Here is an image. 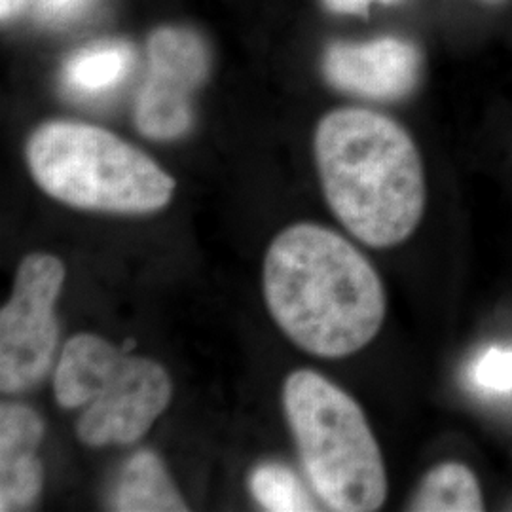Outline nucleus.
Segmentation results:
<instances>
[{"label":"nucleus","mask_w":512,"mask_h":512,"mask_svg":"<svg viewBox=\"0 0 512 512\" xmlns=\"http://www.w3.org/2000/svg\"><path fill=\"white\" fill-rule=\"evenodd\" d=\"M262 291L275 325L313 357H349L384 325V283L370 260L344 236L313 222L293 224L272 239Z\"/></svg>","instance_id":"f257e3e1"},{"label":"nucleus","mask_w":512,"mask_h":512,"mask_svg":"<svg viewBox=\"0 0 512 512\" xmlns=\"http://www.w3.org/2000/svg\"><path fill=\"white\" fill-rule=\"evenodd\" d=\"M313 152L330 211L355 238L387 249L416 232L427 188L403 126L374 110H332L317 124Z\"/></svg>","instance_id":"f03ea898"},{"label":"nucleus","mask_w":512,"mask_h":512,"mask_svg":"<svg viewBox=\"0 0 512 512\" xmlns=\"http://www.w3.org/2000/svg\"><path fill=\"white\" fill-rule=\"evenodd\" d=\"M38 188L74 209L105 215H152L175 194V179L148 154L107 129L54 120L25 145Z\"/></svg>","instance_id":"7ed1b4c3"},{"label":"nucleus","mask_w":512,"mask_h":512,"mask_svg":"<svg viewBox=\"0 0 512 512\" xmlns=\"http://www.w3.org/2000/svg\"><path fill=\"white\" fill-rule=\"evenodd\" d=\"M281 404L313 492L330 511L382 509L384 456L357 401L323 374L300 368L285 378Z\"/></svg>","instance_id":"20e7f679"},{"label":"nucleus","mask_w":512,"mask_h":512,"mask_svg":"<svg viewBox=\"0 0 512 512\" xmlns=\"http://www.w3.org/2000/svg\"><path fill=\"white\" fill-rule=\"evenodd\" d=\"M54 368L55 401L65 410H82L76 437L92 448L145 439L173 397L164 366L92 332L69 338Z\"/></svg>","instance_id":"39448f33"},{"label":"nucleus","mask_w":512,"mask_h":512,"mask_svg":"<svg viewBox=\"0 0 512 512\" xmlns=\"http://www.w3.org/2000/svg\"><path fill=\"white\" fill-rule=\"evenodd\" d=\"M67 268L50 253L19 262L12 294L0 310V389L21 395L44 382L55 363L59 325L55 306Z\"/></svg>","instance_id":"423d86ee"},{"label":"nucleus","mask_w":512,"mask_h":512,"mask_svg":"<svg viewBox=\"0 0 512 512\" xmlns=\"http://www.w3.org/2000/svg\"><path fill=\"white\" fill-rule=\"evenodd\" d=\"M147 55L135 126L154 141L179 139L192 124V95L209 73V50L190 29L162 27L148 38Z\"/></svg>","instance_id":"0eeeda50"},{"label":"nucleus","mask_w":512,"mask_h":512,"mask_svg":"<svg viewBox=\"0 0 512 512\" xmlns=\"http://www.w3.org/2000/svg\"><path fill=\"white\" fill-rule=\"evenodd\" d=\"M332 88L374 101L403 99L420 82L421 55L403 38L332 44L323 61Z\"/></svg>","instance_id":"6e6552de"},{"label":"nucleus","mask_w":512,"mask_h":512,"mask_svg":"<svg viewBox=\"0 0 512 512\" xmlns=\"http://www.w3.org/2000/svg\"><path fill=\"white\" fill-rule=\"evenodd\" d=\"M44 421L27 404L4 401L0 406V511L31 509L42 494L44 469L38 448Z\"/></svg>","instance_id":"1a4fd4ad"},{"label":"nucleus","mask_w":512,"mask_h":512,"mask_svg":"<svg viewBox=\"0 0 512 512\" xmlns=\"http://www.w3.org/2000/svg\"><path fill=\"white\" fill-rule=\"evenodd\" d=\"M110 509L120 512H186L188 505L164 461L139 450L122 465L110 490Z\"/></svg>","instance_id":"9d476101"},{"label":"nucleus","mask_w":512,"mask_h":512,"mask_svg":"<svg viewBox=\"0 0 512 512\" xmlns=\"http://www.w3.org/2000/svg\"><path fill=\"white\" fill-rule=\"evenodd\" d=\"M135 65L128 42L101 40L78 50L63 67L65 90L80 99H99L114 92Z\"/></svg>","instance_id":"9b49d317"},{"label":"nucleus","mask_w":512,"mask_h":512,"mask_svg":"<svg viewBox=\"0 0 512 512\" xmlns=\"http://www.w3.org/2000/svg\"><path fill=\"white\" fill-rule=\"evenodd\" d=\"M410 511L478 512L484 509L475 473L461 463H442L421 480L410 501Z\"/></svg>","instance_id":"f8f14e48"},{"label":"nucleus","mask_w":512,"mask_h":512,"mask_svg":"<svg viewBox=\"0 0 512 512\" xmlns=\"http://www.w3.org/2000/svg\"><path fill=\"white\" fill-rule=\"evenodd\" d=\"M249 492L256 503L270 512L317 511L302 480L287 465L268 461L249 475Z\"/></svg>","instance_id":"ddd939ff"},{"label":"nucleus","mask_w":512,"mask_h":512,"mask_svg":"<svg viewBox=\"0 0 512 512\" xmlns=\"http://www.w3.org/2000/svg\"><path fill=\"white\" fill-rule=\"evenodd\" d=\"M478 385L494 391H512V349H490L475 368Z\"/></svg>","instance_id":"4468645a"},{"label":"nucleus","mask_w":512,"mask_h":512,"mask_svg":"<svg viewBox=\"0 0 512 512\" xmlns=\"http://www.w3.org/2000/svg\"><path fill=\"white\" fill-rule=\"evenodd\" d=\"M99 0H33L35 14L50 25H67L84 18Z\"/></svg>","instance_id":"2eb2a0df"},{"label":"nucleus","mask_w":512,"mask_h":512,"mask_svg":"<svg viewBox=\"0 0 512 512\" xmlns=\"http://www.w3.org/2000/svg\"><path fill=\"white\" fill-rule=\"evenodd\" d=\"M376 2H382V4H393V2H399V0H325L327 8L336 12V14H366L368 8Z\"/></svg>","instance_id":"dca6fc26"},{"label":"nucleus","mask_w":512,"mask_h":512,"mask_svg":"<svg viewBox=\"0 0 512 512\" xmlns=\"http://www.w3.org/2000/svg\"><path fill=\"white\" fill-rule=\"evenodd\" d=\"M25 0H0V18L2 21H10L16 18Z\"/></svg>","instance_id":"f3484780"},{"label":"nucleus","mask_w":512,"mask_h":512,"mask_svg":"<svg viewBox=\"0 0 512 512\" xmlns=\"http://www.w3.org/2000/svg\"><path fill=\"white\" fill-rule=\"evenodd\" d=\"M478 2L488 4V6H499V4H503V2H507V0H478Z\"/></svg>","instance_id":"a211bd4d"}]
</instances>
